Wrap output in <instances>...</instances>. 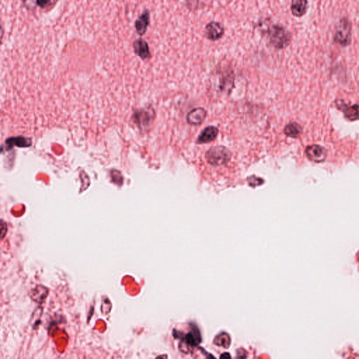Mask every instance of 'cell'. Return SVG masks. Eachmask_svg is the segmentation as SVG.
<instances>
[{"label":"cell","instance_id":"obj_1","mask_svg":"<svg viewBox=\"0 0 359 359\" xmlns=\"http://www.w3.org/2000/svg\"><path fill=\"white\" fill-rule=\"evenodd\" d=\"M266 33L269 44L276 49H284L291 43V33L282 26L272 25L268 28Z\"/></svg>","mask_w":359,"mask_h":359},{"label":"cell","instance_id":"obj_2","mask_svg":"<svg viewBox=\"0 0 359 359\" xmlns=\"http://www.w3.org/2000/svg\"><path fill=\"white\" fill-rule=\"evenodd\" d=\"M205 157L208 163L211 165L223 166L226 165L231 160L232 153L224 146H215L207 151Z\"/></svg>","mask_w":359,"mask_h":359},{"label":"cell","instance_id":"obj_3","mask_svg":"<svg viewBox=\"0 0 359 359\" xmlns=\"http://www.w3.org/2000/svg\"><path fill=\"white\" fill-rule=\"evenodd\" d=\"M351 31H352V24L350 20L347 18H342L337 26L334 36L335 42L342 47H347L349 46L352 37Z\"/></svg>","mask_w":359,"mask_h":359},{"label":"cell","instance_id":"obj_4","mask_svg":"<svg viewBox=\"0 0 359 359\" xmlns=\"http://www.w3.org/2000/svg\"><path fill=\"white\" fill-rule=\"evenodd\" d=\"M306 157L315 163H322L326 160L328 150L323 146L319 145H309L306 147Z\"/></svg>","mask_w":359,"mask_h":359},{"label":"cell","instance_id":"obj_5","mask_svg":"<svg viewBox=\"0 0 359 359\" xmlns=\"http://www.w3.org/2000/svg\"><path fill=\"white\" fill-rule=\"evenodd\" d=\"M224 35V28L220 22L211 21L206 25L204 36L209 40L216 42L222 39Z\"/></svg>","mask_w":359,"mask_h":359},{"label":"cell","instance_id":"obj_6","mask_svg":"<svg viewBox=\"0 0 359 359\" xmlns=\"http://www.w3.org/2000/svg\"><path fill=\"white\" fill-rule=\"evenodd\" d=\"M133 48H134L135 54L138 56L140 59L145 61V60L151 59L150 48H149L148 43L146 42L145 39L142 38L136 39L133 43Z\"/></svg>","mask_w":359,"mask_h":359},{"label":"cell","instance_id":"obj_7","mask_svg":"<svg viewBox=\"0 0 359 359\" xmlns=\"http://www.w3.org/2000/svg\"><path fill=\"white\" fill-rule=\"evenodd\" d=\"M150 24V11L146 9L135 21V28L136 33L140 36H143L147 33Z\"/></svg>","mask_w":359,"mask_h":359},{"label":"cell","instance_id":"obj_8","mask_svg":"<svg viewBox=\"0 0 359 359\" xmlns=\"http://www.w3.org/2000/svg\"><path fill=\"white\" fill-rule=\"evenodd\" d=\"M336 106L340 111L343 112L344 115L346 119H349V121H356L358 119V106L357 104L353 106H347L344 102V100H338L336 101Z\"/></svg>","mask_w":359,"mask_h":359},{"label":"cell","instance_id":"obj_9","mask_svg":"<svg viewBox=\"0 0 359 359\" xmlns=\"http://www.w3.org/2000/svg\"><path fill=\"white\" fill-rule=\"evenodd\" d=\"M207 110L202 108H194L189 112L187 121L191 125H199L203 122L207 117Z\"/></svg>","mask_w":359,"mask_h":359},{"label":"cell","instance_id":"obj_10","mask_svg":"<svg viewBox=\"0 0 359 359\" xmlns=\"http://www.w3.org/2000/svg\"><path fill=\"white\" fill-rule=\"evenodd\" d=\"M219 130L216 126H210L203 129L196 140L197 144L209 143L218 136Z\"/></svg>","mask_w":359,"mask_h":359},{"label":"cell","instance_id":"obj_11","mask_svg":"<svg viewBox=\"0 0 359 359\" xmlns=\"http://www.w3.org/2000/svg\"><path fill=\"white\" fill-rule=\"evenodd\" d=\"M308 8V0H292L291 1V13L295 17L301 18L304 16L307 12Z\"/></svg>","mask_w":359,"mask_h":359},{"label":"cell","instance_id":"obj_12","mask_svg":"<svg viewBox=\"0 0 359 359\" xmlns=\"http://www.w3.org/2000/svg\"><path fill=\"white\" fill-rule=\"evenodd\" d=\"M5 145L7 146V149H11L14 146L18 147H29L32 145V140L23 136L11 137L6 140Z\"/></svg>","mask_w":359,"mask_h":359},{"label":"cell","instance_id":"obj_13","mask_svg":"<svg viewBox=\"0 0 359 359\" xmlns=\"http://www.w3.org/2000/svg\"><path fill=\"white\" fill-rule=\"evenodd\" d=\"M302 127L296 122H292L286 125L284 129V134L289 137L297 138L302 133Z\"/></svg>","mask_w":359,"mask_h":359},{"label":"cell","instance_id":"obj_14","mask_svg":"<svg viewBox=\"0 0 359 359\" xmlns=\"http://www.w3.org/2000/svg\"><path fill=\"white\" fill-rule=\"evenodd\" d=\"M248 185L252 188H256V187L261 186L263 185L265 181L261 177L255 176V175H251L246 179Z\"/></svg>","mask_w":359,"mask_h":359},{"label":"cell","instance_id":"obj_15","mask_svg":"<svg viewBox=\"0 0 359 359\" xmlns=\"http://www.w3.org/2000/svg\"><path fill=\"white\" fill-rule=\"evenodd\" d=\"M7 230H8V228H7V222L5 220H0V241L5 238Z\"/></svg>","mask_w":359,"mask_h":359},{"label":"cell","instance_id":"obj_16","mask_svg":"<svg viewBox=\"0 0 359 359\" xmlns=\"http://www.w3.org/2000/svg\"><path fill=\"white\" fill-rule=\"evenodd\" d=\"M36 3L40 8L45 9L49 5V0H36Z\"/></svg>","mask_w":359,"mask_h":359},{"label":"cell","instance_id":"obj_17","mask_svg":"<svg viewBox=\"0 0 359 359\" xmlns=\"http://www.w3.org/2000/svg\"><path fill=\"white\" fill-rule=\"evenodd\" d=\"M193 337L192 334H189L185 337V340H186V342L190 344V345H195L196 341Z\"/></svg>","mask_w":359,"mask_h":359},{"label":"cell","instance_id":"obj_18","mask_svg":"<svg viewBox=\"0 0 359 359\" xmlns=\"http://www.w3.org/2000/svg\"><path fill=\"white\" fill-rule=\"evenodd\" d=\"M4 36H5V28H4L3 22L0 19V46L3 43Z\"/></svg>","mask_w":359,"mask_h":359},{"label":"cell","instance_id":"obj_19","mask_svg":"<svg viewBox=\"0 0 359 359\" xmlns=\"http://www.w3.org/2000/svg\"><path fill=\"white\" fill-rule=\"evenodd\" d=\"M22 1H25V0H22Z\"/></svg>","mask_w":359,"mask_h":359}]
</instances>
